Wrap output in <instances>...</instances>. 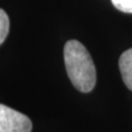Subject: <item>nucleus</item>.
I'll return each mask as SVG.
<instances>
[{
  "label": "nucleus",
  "mask_w": 132,
  "mask_h": 132,
  "mask_svg": "<svg viewBox=\"0 0 132 132\" xmlns=\"http://www.w3.org/2000/svg\"><path fill=\"white\" fill-rule=\"evenodd\" d=\"M111 2L119 11L132 13V0H111Z\"/></svg>",
  "instance_id": "5"
},
{
  "label": "nucleus",
  "mask_w": 132,
  "mask_h": 132,
  "mask_svg": "<svg viewBox=\"0 0 132 132\" xmlns=\"http://www.w3.org/2000/svg\"><path fill=\"white\" fill-rule=\"evenodd\" d=\"M119 68L126 86L132 90V48L122 53L119 59Z\"/></svg>",
  "instance_id": "3"
},
{
  "label": "nucleus",
  "mask_w": 132,
  "mask_h": 132,
  "mask_svg": "<svg viewBox=\"0 0 132 132\" xmlns=\"http://www.w3.org/2000/svg\"><path fill=\"white\" fill-rule=\"evenodd\" d=\"M64 61L74 87L81 93L93 90L96 85V68L87 48L76 40L68 41L64 46Z\"/></svg>",
  "instance_id": "1"
},
{
  "label": "nucleus",
  "mask_w": 132,
  "mask_h": 132,
  "mask_svg": "<svg viewBox=\"0 0 132 132\" xmlns=\"http://www.w3.org/2000/svg\"><path fill=\"white\" fill-rule=\"evenodd\" d=\"M32 122L26 114L0 104V132H31Z\"/></svg>",
  "instance_id": "2"
},
{
  "label": "nucleus",
  "mask_w": 132,
  "mask_h": 132,
  "mask_svg": "<svg viewBox=\"0 0 132 132\" xmlns=\"http://www.w3.org/2000/svg\"><path fill=\"white\" fill-rule=\"evenodd\" d=\"M9 26L10 22L8 14L2 9H0V44H2L9 33Z\"/></svg>",
  "instance_id": "4"
}]
</instances>
